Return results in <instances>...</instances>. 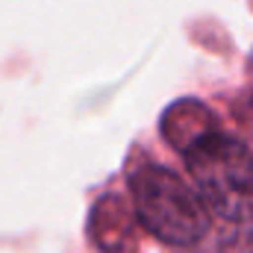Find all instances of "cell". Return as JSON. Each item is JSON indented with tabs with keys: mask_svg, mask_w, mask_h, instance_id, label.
<instances>
[{
	"mask_svg": "<svg viewBox=\"0 0 253 253\" xmlns=\"http://www.w3.org/2000/svg\"><path fill=\"white\" fill-rule=\"evenodd\" d=\"M224 253H253V227H245L233 239H227L224 242Z\"/></svg>",
	"mask_w": 253,
	"mask_h": 253,
	"instance_id": "277c9868",
	"label": "cell"
},
{
	"mask_svg": "<svg viewBox=\"0 0 253 253\" xmlns=\"http://www.w3.org/2000/svg\"><path fill=\"white\" fill-rule=\"evenodd\" d=\"M126 183L138 224L159 242L186 248L206 236L209 212L200 194L174 171L141 159L138 165H132Z\"/></svg>",
	"mask_w": 253,
	"mask_h": 253,
	"instance_id": "7a4b0ae2",
	"label": "cell"
},
{
	"mask_svg": "<svg viewBox=\"0 0 253 253\" xmlns=\"http://www.w3.org/2000/svg\"><path fill=\"white\" fill-rule=\"evenodd\" d=\"M183 159L203 206L224 221L251 224L253 156L239 138L227 135L221 126H212L183 150Z\"/></svg>",
	"mask_w": 253,
	"mask_h": 253,
	"instance_id": "6da1fadb",
	"label": "cell"
},
{
	"mask_svg": "<svg viewBox=\"0 0 253 253\" xmlns=\"http://www.w3.org/2000/svg\"><path fill=\"white\" fill-rule=\"evenodd\" d=\"M212 126H218L215 115L197 103V100H177L174 106H168V112L162 115V135L183 153L194 138H200L203 132H209Z\"/></svg>",
	"mask_w": 253,
	"mask_h": 253,
	"instance_id": "3957f363",
	"label": "cell"
}]
</instances>
